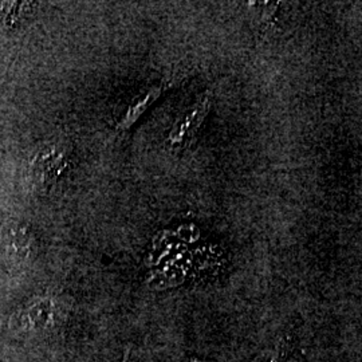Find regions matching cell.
<instances>
[{
    "label": "cell",
    "mask_w": 362,
    "mask_h": 362,
    "mask_svg": "<svg viewBox=\"0 0 362 362\" xmlns=\"http://www.w3.org/2000/svg\"><path fill=\"white\" fill-rule=\"evenodd\" d=\"M70 167V155L64 144L52 143L40 148L30 164V179L34 187L43 191L54 188L62 180Z\"/></svg>",
    "instance_id": "obj_1"
},
{
    "label": "cell",
    "mask_w": 362,
    "mask_h": 362,
    "mask_svg": "<svg viewBox=\"0 0 362 362\" xmlns=\"http://www.w3.org/2000/svg\"><path fill=\"white\" fill-rule=\"evenodd\" d=\"M211 107V97L206 93L200 97V100L191 106L182 116L175 122L169 134L168 143L179 148L185 146L191 140H194V134L200 129L204 118Z\"/></svg>",
    "instance_id": "obj_2"
},
{
    "label": "cell",
    "mask_w": 362,
    "mask_h": 362,
    "mask_svg": "<svg viewBox=\"0 0 362 362\" xmlns=\"http://www.w3.org/2000/svg\"><path fill=\"white\" fill-rule=\"evenodd\" d=\"M0 246L11 258H28L33 252L34 236L23 223L8 221L0 230Z\"/></svg>",
    "instance_id": "obj_3"
},
{
    "label": "cell",
    "mask_w": 362,
    "mask_h": 362,
    "mask_svg": "<svg viewBox=\"0 0 362 362\" xmlns=\"http://www.w3.org/2000/svg\"><path fill=\"white\" fill-rule=\"evenodd\" d=\"M163 88L157 86V88H152L151 90L146 91L141 94L140 97H137L134 100V104L130 106L129 110H128V115L124 118L122 121V127H130L132 122H134L139 117L141 116L144 113V110L152 104L155 101L156 98H158V95L161 94Z\"/></svg>",
    "instance_id": "obj_4"
},
{
    "label": "cell",
    "mask_w": 362,
    "mask_h": 362,
    "mask_svg": "<svg viewBox=\"0 0 362 362\" xmlns=\"http://www.w3.org/2000/svg\"><path fill=\"white\" fill-rule=\"evenodd\" d=\"M25 10V4L22 3H10L0 1V27L10 26L19 19Z\"/></svg>",
    "instance_id": "obj_5"
},
{
    "label": "cell",
    "mask_w": 362,
    "mask_h": 362,
    "mask_svg": "<svg viewBox=\"0 0 362 362\" xmlns=\"http://www.w3.org/2000/svg\"><path fill=\"white\" fill-rule=\"evenodd\" d=\"M251 362H286V351L284 345L275 344L274 346L259 351Z\"/></svg>",
    "instance_id": "obj_6"
},
{
    "label": "cell",
    "mask_w": 362,
    "mask_h": 362,
    "mask_svg": "<svg viewBox=\"0 0 362 362\" xmlns=\"http://www.w3.org/2000/svg\"><path fill=\"white\" fill-rule=\"evenodd\" d=\"M279 3H272V1H252L250 6L254 10V15L257 16L259 23H266L272 21L275 11L278 10Z\"/></svg>",
    "instance_id": "obj_7"
}]
</instances>
